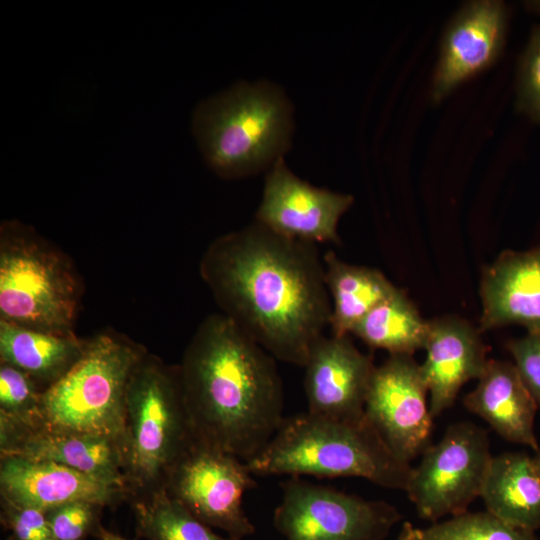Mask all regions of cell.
Masks as SVG:
<instances>
[{
  "label": "cell",
  "mask_w": 540,
  "mask_h": 540,
  "mask_svg": "<svg viewBox=\"0 0 540 540\" xmlns=\"http://www.w3.org/2000/svg\"><path fill=\"white\" fill-rule=\"evenodd\" d=\"M97 538L99 540H130V539H127V538L121 536L120 534H117V533H114V532H112L110 530H107L103 526L101 527Z\"/></svg>",
  "instance_id": "1f68e13d"
},
{
  "label": "cell",
  "mask_w": 540,
  "mask_h": 540,
  "mask_svg": "<svg viewBox=\"0 0 540 540\" xmlns=\"http://www.w3.org/2000/svg\"><path fill=\"white\" fill-rule=\"evenodd\" d=\"M87 339L58 335L0 320V362L29 375L45 391L82 356Z\"/></svg>",
  "instance_id": "44dd1931"
},
{
  "label": "cell",
  "mask_w": 540,
  "mask_h": 540,
  "mask_svg": "<svg viewBox=\"0 0 540 540\" xmlns=\"http://www.w3.org/2000/svg\"><path fill=\"white\" fill-rule=\"evenodd\" d=\"M42 393L29 375L0 362V419L27 427L44 426Z\"/></svg>",
  "instance_id": "484cf974"
},
{
  "label": "cell",
  "mask_w": 540,
  "mask_h": 540,
  "mask_svg": "<svg viewBox=\"0 0 540 540\" xmlns=\"http://www.w3.org/2000/svg\"><path fill=\"white\" fill-rule=\"evenodd\" d=\"M421 365L413 355H390L372 373L364 412L392 452L410 464L430 445L433 416Z\"/></svg>",
  "instance_id": "8fae6325"
},
{
  "label": "cell",
  "mask_w": 540,
  "mask_h": 540,
  "mask_svg": "<svg viewBox=\"0 0 540 540\" xmlns=\"http://www.w3.org/2000/svg\"><path fill=\"white\" fill-rule=\"evenodd\" d=\"M507 348L540 410V331L510 340Z\"/></svg>",
  "instance_id": "f546056e"
},
{
  "label": "cell",
  "mask_w": 540,
  "mask_h": 540,
  "mask_svg": "<svg viewBox=\"0 0 540 540\" xmlns=\"http://www.w3.org/2000/svg\"><path fill=\"white\" fill-rule=\"evenodd\" d=\"M481 330L508 324L540 331V247L503 252L483 273Z\"/></svg>",
  "instance_id": "ac0fdd59"
},
{
  "label": "cell",
  "mask_w": 540,
  "mask_h": 540,
  "mask_svg": "<svg viewBox=\"0 0 540 540\" xmlns=\"http://www.w3.org/2000/svg\"><path fill=\"white\" fill-rule=\"evenodd\" d=\"M273 514L286 540H384L401 514L382 500H368L293 477L283 483Z\"/></svg>",
  "instance_id": "9c48e42d"
},
{
  "label": "cell",
  "mask_w": 540,
  "mask_h": 540,
  "mask_svg": "<svg viewBox=\"0 0 540 540\" xmlns=\"http://www.w3.org/2000/svg\"><path fill=\"white\" fill-rule=\"evenodd\" d=\"M421 455L404 490L418 515L434 523L468 511L493 457L487 431L468 421L454 423Z\"/></svg>",
  "instance_id": "ba28073f"
},
{
  "label": "cell",
  "mask_w": 540,
  "mask_h": 540,
  "mask_svg": "<svg viewBox=\"0 0 540 540\" xmlns=\"http://www.w3.org/2000/svg\"><path fill=\"white\" fill-rule=\"evenodd\" d=\"M275 358L229 317L198 326L177 365L196 442L249 462L285 416Z\"/></svg>",
  "instance_id": "7a4b0ae2"
},
{
  "label": "cell",
  "mask_w": 540,
  "mask_h": 540,
  "mask_svg": "<svg viewBox=\"0 0 540 540\" xmlns=\"http://www.w3.org/2000/svg\"><path fill=\"white\" fill-rule=\"evenodd\" d=\"M147 352L115 331L88 338L80 359L43 391L44 426L108 438L122 448L129 381Z\"/></svg>",
  "instance_id": "52a82bcc"
},
{
  "label": "cell",
  "mask_w": 540,
  "mask_h": 540,
  "mask_svg": "<svg viewBox=\"0 0 540 540\" xmlns=\"http://www.w3.org/2000/svg\"><path fill=\"white\" fill-rule=\"evenodd\" d=\"M291 106L269 83L239 84L202 102L193 131L208 165L224 178L272 166L288 149Z\"/></svg>",
  "instance_id": "5b68a950"
},
{
  "label": "cell",
  "mask_w": 540,
  "mask_h": 540,
  "mask_svg": "<svg viewBox=\"0 0 540 540\" xmlns=\"http://www.w3.org/2000/svg\"><path fill=\"white\" fill-rule=\"evenodd\" d=\"M517 79V108L540 123V25L522 55Z\"/></svg>",
  "instance_id": "83f0119b"
},
{
  "label": "cell",
  "mask_w": 540,
  "mask_h": 540,
  "mask_svg": "<svg viewBox=\"0 0 540 540\" xmlns=\"http://www.w3.org/2000/svg\"><path fill=\"white\" fill-rule=\"evenodd\" d=\"M323 258L331 300V335L346 336L378 304L398 288L379 270L342 261L333 251Z\"/></svg>",
  "instance_id": "7402d4cb"
},
{
  "label": "cell",
  "mask_w": 540,
  "mask_h": 540,
  "mask_svg": "<svg viewBox=\"0 0 540 540\" xmlns=\"http://www.w3.org/2000/svg\"><path fill=\"white\" fill-rule=\"evenodd\" d=\"M195 442L177 365L147 352L126 397L122 454L128 502L165 490L170 471Z\"/></svg>",
  "instance_id": "277c9868"
},
{
  "label": "cell",
  "mask_w": 540,
  "mask_h": 540,
  "mask_svg": "<svg viewBox=\"0 0 540 540\" xmlns=\"http://www.w3.org/2000/svg\"><path fill=\"white\" fill-rule=\"evenodd\" d=\"M394 540H427L422 533L421 528H416L410 522L405 521Z\"/></svg>",
  "instance_id": "4dcf8cb0"
},
{
  "label": "cell",
  "mask_w": 540,
  "mask_h": 540,
  "mask_svg": "<svg viewBox=\"0 0 540 540\" xmlns=\"http://www.w3.org/2000/svg\"><path fill=\"white\" fill-rule=\"evenodd\" d=\"M464 405L503 439L534 451L539 448L535 435L539 407L515 364L489 359Z\"/></svg>",
  "instance_id": "d6986e66"
},
{
  "label": "cell",
  "mask_w": 540,
  "mask_h": 540,
  "mask_svg": "<svg viewBox=\"0 0 540 540\" xmlns=\"http://www.w3.org/2000/svg\"><path fill=\"white\" fill-rule=\"evenodd\" d=\"M507 25L508 10L501 1H473L458 11L443 36L433 78V100L440 101L497 60Z\"/></svg>",
  "instance_id": "5bb4252c"
},
{
  "label": "cell",
  "mask_w": 540,
  "mask_h": 540,
  "mask_svg": "<svg viewBox=\"0 0 540 540\" xmlns=\"http://www.w3.org/2000/svg\"><path fill=\"white\" fill-rule=\"evenodd\" d=\"M83 284L69 257L18 221L0 229V320L58 335L76 334Z\"/></svg>",
  "instance_id": "8992f818"
},
{
  "label": "cell",
  "mask_w": 540,
  "mask_h": 540,
  "mask_svg": "<svg viewBox=\"0 0 540 540\" xmlns=\"http://www.w3.org/2000/svg\"><path fill=\"white\" fill-rule=\"evenodd\" d=\"M247 464L258 476L359 477L403 491L412 470L366 415L343 420L308 411L285 417L267 446Z\"/></svg>",
  "instance_id": "3957f363"
},
{
  "label": "cell",
  "mask_w": 540,
  "mask_h": 540,
  "mask_svg": "<svg viewBox=\"0 0 540 540\" xmlns=\"http://www.w3.org/2000/svg\"><path fill=\"white\" fill-rule=\"evenodd\" d=\"M0 521L9 532L5 540H54L46 511L0 498Z\"/></svg>",
  "instance_id": "f1b7e54d"
},
{
  "label": "cell",
  "mask_w": 540,
  "mask_h": 540,
  "mask_svg": "<svg viewBox=\"0 0 540 540\" xmlns=\"http://www.w3.org/2000/svg\"><path fill=\"white\" fill-rule=\"evenodd\" d=\"M137 538L145 540H236L215 533L165 490L129 502Z\"/></svg>",
  "instance_id": "cb8c5ba5"
},
{
  "label": "cell",
  "mask_w": 540,
  "mask_h": 540,
  "mask_svg": "<svg viewBox=\"0 0 540 540\" xmlns=\"http://www.w3.org/2000/svg\"><path fill=\"white\" fill-rule=\"evenodd\" d=\"M427 540H539L535 531L513 525L493 513L466 511L422 528Z\"/></svg>",
  "instance_id": "d4e9b609"
},
{
  "label": "cell",
  "mask_w": 540,
  "mask_h": 540,
  "mask_svg": "<svg viewBox=\"0 0 540 540\" xmlns=\"http://www.w3.org/2000/svg\"><path fill=\"white\" fill-rule=\"evenodd\" d=\"M353 200L298 178L280 158L266 175L256 222L289 239L339 244L338 223Z\"/></svg>",
  "instance_id": "7c38bea8"
},
{
  "label": "cell",
  "mask_w": 540,
  "mask_h": 540,
  "mask_svg": "<svg viewBox=\"0 0 540 540\" xmlns=\"http://www.w3.org/2000/svg\"><path fill=\"white\" fill-rule=\"evenodd\" d=\"M200 273L224 315L275 359L304 367L332 311L315 244L255 221L214 240Z\"/></svg>",
  "instance_id": "6da1fadb"
},
{
  "label": "cell",
  "mask_w": 540,
  "mask_h": 540,
  "mask_svg": "<svg viewBox=\"0 0 540 540\" xmlns=\"http://www.w3.org/2000/svg\"><path fill=\"white\" fill-rule=\"evenodd\" d=\"M304 390L308 412L343 420L365 416L366 395L375 365L349 335L321 336L311 348Z\"/></svg>",
  "instance_id": "4fadbf2b"
},
{
  "label": "cell",
  "mask_w": 540,
  "mask_h": 540,
  "mask_svg": "<svg viewBox=\"0 0 540 540\" xmlns=\"http://www.w3.org/2000/svg\"><path fill=\"white\" fill-rule=\"evenodd\" d=\"M373 349L390 355H413L424 349L429 322L425 321L406 294L397 289L374 307L352 333Z\"/></svg>",
  "instance_id": "603a6c76"
},
{
  "label": "cell",
  "mask_w": 540,
  "mask_h": 540,
  "mask_svg": "<svg viewBox=\"0 0 540 540\" xmlns=\"http://www.w3.org/2000/svg\"><path fill=\"white\" fill-rule=\"evenodd\" d=\"M421 370L430 394L433 418L455 402L462 386L479 379L489 359L479 332L458 317H442L429 322Z\"/></svg>",
  "instance_id": "e0dca14e"
},
{
  "label": "cell",
  "mask_w": 540,
  "mask_h": 540,
  "mask_svg": "<svg viewBox=\"0 0 540 540\" xmlns=\"http://www.w3.org/2000/svg\"><path fill=\"white\" fill-rule=\"evenodd\" d=\"M253 475L247 462L195 442L170 471L165 491L204 524L242 540L255 532L243 508Z\"/></svg>",
  "instance_id": "30bf717a"
},
{
  "label": "cell",
  "mask_w": 540,
  "mask_h": 540,
  "mask_svg": "<svg viewBox=\"0 0 540 540\" xmlns=\"http://www.w3.org/2000/svg\"><path fill=\"white\" fill-rule=\"evenodd\" d=\"M2 455L61 464L126 492L122 448L108 438L0 419Z\"/></svg>",
  "instance_id": "9a60e30c"
},
{
  "label": "cell",
  "mask_w": 540,
  "mask_h": 540,
  "mask_svg": "<svg viewBox=\"0 0 540 540\" xmlns=\"http://www.w3.org/2000/svg\"><path fill=\"white\" fill-rule=\"evenodd\" d=\"M486 510L522 528H540V466L526 452L493 456L481 495Z\"/></svg>",
  "instance_id": "ffe728a7"
},
{
  "label": "cell",
  "mask_w": 540,
  "mask_h": 540,
  "mask_svg": "<svg viewBox=\"0 0 540 540\" xmlns=\"http://www.w3.org/2000/svg\"><path fill=\"white\" fill-rule=\"evenodd\" d=\"M539 466H540V446L539 448L537 449V451H535V454H534Z\"/></svg>",
  "instance_id": "d6a6232c"
},
{
  "label": "cell",
  "mask_w": 540,
  "mask_h": 540,
  "mask_svg": "<svg viewBox=\"0 0 540 540\" xmlns=\"http://www.w3.org/2000/svg\"><path fill=\"white\" fill-rule=\"evenodd\" d=\"M104 505L92 501H74L46 510L54 540H87L97 537Z\"/></svg>",
  "instance_id": "4316f807"
},
{
  "label": "cell",
  "mask_w": 540,
  "mask_h": 540,
  "mask_svg": "<svg viewBox=\"0 0 540 540\" xmlns=\"http://www.w3.org/2000/svg\"><path fill=\"white\" fill-rule=\"evenodd\" d=\"M0 498L45 511L74 501L111 508L128 501L117 486L61 464L15 455L0 456Z\"/></svg>",
  "instance_id": "2e32d148"
}]
</instances>
